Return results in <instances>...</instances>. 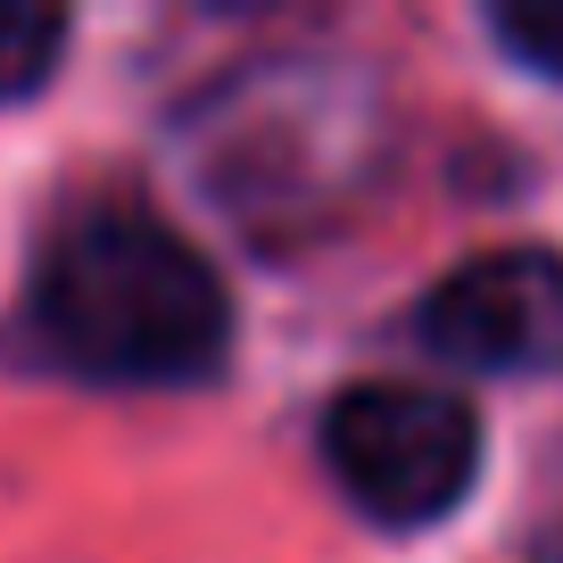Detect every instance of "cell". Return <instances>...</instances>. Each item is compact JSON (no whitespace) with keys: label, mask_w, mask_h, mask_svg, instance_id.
<instances>
[{"label":"cell","mask_w":563,"mask_h":563,"mask_svg":"<svg viewBox=\"0 0 563 563\" xmlns=\"http://www.w3.org/2000/svg\"><path fill=\"white\" fill-rule=\"evenodd\" d=\"M34 323L91 382H199L224 365V282L191 241L133 208L67 224L42 257Z\"/></svg>","instance_id":"cell-1"},{"label":"cell","mask_w":563,"mask_h":563,"mask_svg":"<svg viewBox=\"0 0 563 563\" xmlns=\"http://www.w3.org/2000/svg\"><path fill=\"white\" fill-rule=\"evenodd\" d=\"M323 456L373 522H440L481 464V422L440 389L365 382L332 406Z\"/></svg>","instance_id":"cell-2"},{"label":"cell","mask_w":563,"mask_h":563,"mask_svg":"<svg viewBox=\"0 0 563 563\" xmlns=\"http://www.w3.org/2000/svg\"><path fill=\"white\" fill-rule=\"evenodd\" d=\"M422 349L473 373H539L563 365V257L497 249L473 257L422 299Z\"/></svg>","instance_id":"cell-3"},{"label":"cell","mask_w":563,"mask_h":563,"mask_svg":"<svg viewBox=\"0 0 563 563\" xmlns=\"http://www.w3.org/2000/svg\"><path fill=\"white\" fill-rule=\"evenodd\" d=\"M58 42H67V18L58 9H25V0H0V100H18L51 75Z\"/></svg>","instance_id":"cell-4"},{"label":"cell","mask_w":563,"mask_h":563,"mask_svg":"<svg viewBox=\"0 0 563 563\" xmlns=\"http://www.w3.org/2000/svg\"><path fill=\"white\" fill-rule=\"evenodd\" d=\"M497 42L522 51L530 67L563 75V0H506V9H497Z\"/></svg>","instance_id":"cell-5"}]
</instances>
